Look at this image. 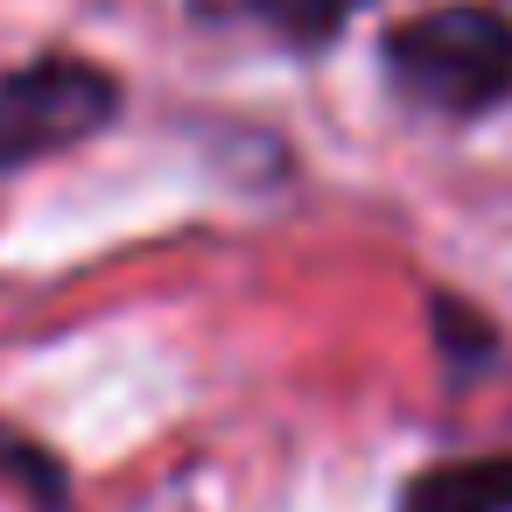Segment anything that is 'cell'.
I'll use <instances>...</instances> for the list:
<instances>
[{
    "label": "cell",
    "instance_id": "cell-1",
    "mask_svg": "<svg viewBox=\"0 0 512 512\" xmlns=\"http://www.w3.org/2000/svg\"><path fill=\"white\" fill-rule=\"evenodd\" d=\"M386 85L442 120L491 113L512 92V15L484 8V0H449V8H421L379 36Z\"/></svg>",
    "mask_w": 512,
    "mask_h": 512
},
{
    "label": "cell",
    "instance_id": "cell-4",
    "mask_svg": "<svg viewBox=\"0 0 512 512\" xmlns=\"http://www.w3.org/2000/svg\"><path fill=\"white\" fill-rule=\"evenodd\" d=\"M246 8H253V22H267L281 43H295V50H323V43L344 36V22L365 8V0H246Z\"/></svg>",
    "mask_w": 512,
    "mask_h": 512
},
{
    "label": "cell",
    "instance_id": "cell-2",
    "mask_svg": "<svg viewBox=\"0 0 512 512\" xmlns=\"http://www.w3.org/2000/svg\"><path fill=\"white\" fill-rule=\"evenodd\" d=\"M113 113H120L113 71L92 64V57L50 50V57L0 78V169H22L36 155L78 148L99 127H113Z\"/></svg>",
    "mask_w": 512,
    "mask_h": 512
},
{
    "label": "cell",
    "instance_id": "cell-3",
    "mask_svg": "<svg viewBox=\"0 0 512 512\" xmlns=\"http://www.w3.org/2000/svg\"><path fill=\"white\" fill-rule=\"evenodd\" d=\"M400 512H512V449L428 463L400 484Z\"/></svg>",
    "mask_w": 512,
    "mask_h": 512
}]
</instances>
